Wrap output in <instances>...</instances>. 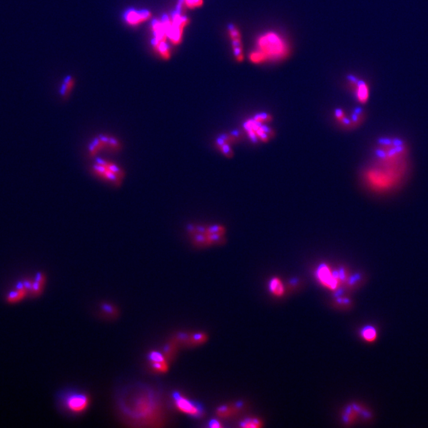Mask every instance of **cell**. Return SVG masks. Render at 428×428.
<instances>
[{
  "mask_svg": "<svg viewBox=\"0 0 428 428\" xmlns=\"http://www.w3.org/2000/svg\"><path fill=\"white\" fill-rule=\"evenodd\" d=\"M44 282H46V276L42 273H38L35 277L34 281L32 282L30 292L32 295H39L43 290Z\"/></svg>",
  "mask_w": 428,
  "mask_h": 428,
  "instance_id": "obj_15",
  "label": "cell"
},
{
  "mask_svg": "<svg viewBox=\"0 0 428 428\" xmlns=\"http://www.w3.org/2000/svg\"><path fill=\"white\" fill-rule=\"evenodd\" d=\"M240 135L239 134H224L220 136L216 140L218 150H220L226 156H232L234 153L232 151L231 146L239 140Z\"/></svg>",
  "mask_w": 428,
  "mask_h": 428,
  "instance_id": "obj_10",
  "label": "cell"
},
{
  "mask_svg": "<svg viewBox=\"0 0 428 428\" xmlns=\"http://www.w3.org/2000/svg\"><path fill=\"white\" fill-rule=\"evenodd\" d=\"M316 276L324 286L332 290H336L340 283L336 276L334 272L332 270L331 268L326 264L320 265L316 272Z\"/></svg>",
  "mask_w": 428,
  "mask_h": 428,
  "instance_id": "obj_9",
  "label": "cell"
},
{
  "mask_svg": "<svg viewBox=\"0 0 428 428\" xmlns=\"http://www.w3.org/2000/svg\"><path fill=\"white\" fill-rule=\"evenodd\" d=\"M253 119L260 124H268L272 122L273 118L269 114L261 113L256 115Z\"/></svg>",
  "mask_w": 428,
  "mask_h": 428,
  "instance_id": "obj_22",
  "label": "cell"
},
{
  "mask_svg": "<svg viewBox=\"0 0 428 428\" xmlns=\"http://www.w3.org/2000/svg\"><path fill=\"white\" fill-rule=\"evenodd\" d=\"M152 367L156 370L159 372H165L168 369V364L166 362H152Z\"/></svg>",
  "mask_w": 428,
  "mask_h": 428,
  "instance_id": "obj_25",
  "label": "cell"
},
{
  "mask_svg": "<svg viewBox=\"0 0 428 428\" xmlns=\"http://www.w3.org/2000/svg\"><path fill=\"white\" fill-rule=\"evenodd\" d=\"M210 426L212 428H222V424H220L219 421L218 420H211L210 422Z\"/></svg>",
  "mask_w": 428,
  "mask_h": 428,
  "instance_id": "obj_26",
  "label": "cell"
},
{
  "mask_svg": "<svg viewBox=\"0 0 428 428\" xmlns=\"http://www.w3.org/2000/svg\"><path fill=\"white\" fill-rule=\"evenodd\" d=\"M190 9L198 8L203 5V0H181Z\"/></svg>",
  "mask_w": 428,
  "mask_h": 428,
  "instance_id": "obj_23",
  "label": "cell"
},
{
  "mask_svg": "<svg viewBox=\"0 0 428 428\" xmlns=\"http://www.w3.org/2000/svg\"><path fill=\"white\" fill-rule=\"evenodd\" d=\"M206 334L204 333H195L189 336L188 342H190L192 345H199V344H203L207 340Z\"/></svg>",
  "mask_w": 428,
  "mask_h": 428,
  "instance_id": "obj_21",
  "label": "cell"
},
{
  "mask_svg": "<svg viewBox=\"0 0 428 428\" xmlns=\"http://www.w3.org/2000/svg\"><path fill=\"white\" fill-rule=\"evenodd\" d=\"M270 291L274 296H283L285 292V287L283 285L282 282L278 278H273L269 282Z\"/></svg>",
  "mask_w": 428,
  "mask_h": 428,
  "instance_id": "obj_16",
  "label": "cell"
},
{
  "mask_svg": "<svg viewBox=\"0 0 428 428\" xmlns=\"http://www.w3.org/2000/svg\"><path fill=\"white\" fill-rule=\"evenodd\" d=\"M257 47L258 50L265 54L268 60L282 59L285 58L288 54L286 44L276 32H265L264 34L258 36Z\"/></svg>",
  "mask_w": 428,
  "mask_h": 428,
  "instance_id": "obj_4",
  "label": "cell"
},
{
  "mask_svg": "<svg viewBox=\"0 0 428 428\" xmlns=\"http://www.w3.org/2000/svg\"><path fill=\"white\" fill-rule=\"evenodd\" d=\"M119 404L124 415L138 422H151L160 414L159 400L155 392L144 386L123 395Z\"/></svg>",
  "mask_w": 428,
  "mask_h": 428,
  "instance_id": "obj_1",
  "label": "cell"
},
{
  "mask_svg": "<svg viewBox=\"0 0 428 428\" xmlns=\"http://www.w3.org/2000/svg\"><path fill=\"white\" fill-rule=\"evenodd\" d=\"M150 361L152 362H165L164 357L162 354L160 352H152L148 356Z\"/></svg>",
  "mask_w": 428,
  "mask_h": 428,
  "instance_id": "obj_24",
  "label": "cell"
},
{
  "mask_svg": "<svg viewBox=\"0 0 428 428\" xmlns=\"http://www.w3.org/2000/svg\"><path fill=\"white\" fill-rule=\"evenodd\" d=\"M240 426L244 428H260L264 426V422L258 418H246L241 421Z\"/></svg>",
  "mask_w": 428,
  "mask_h": 428,
  "instance_id": "obj_18",
  "label": "cell"
},
{
  "mask_svg": "<svg viewBox=\"0 0 428 428\" xmlns=\"http://www.w3.org/2000/svg\"><path fill=\"white\" fill-rule=\"evenodd\" d=\"M172 398L174 399L176 408L180 411L196 418H201L204 416V409L200 404L192 402L178 392H173Z\"/></svg>",
  "mask_w": 428,
  "mask_h": 428,
  "instance_id": "obj_8",
  "label": "cell"
},
{
  "mask_svg": "<svg viewBox=\"0 0 428 428\" xmlns=\"http://www.w3.org/2000/svg\"><path fill=\"white\" fill-rule=\"evenodd\" d=\"M361 336L365 340L373 342L376 338V331L372 326H366L362 330Z\"/></svg>",
  "mask_w": 428,
  "mask_h": 428,
  "instance_id": "obj_19",
  "label": "cell"
},
{
  "mask_svg": "<svg viewBox=\"0 0 428 428\" xmlns=\"http://www.w3.org/2000/svg\"><path fill=\"white\" fill-rule=\"evenodd\" d=\"M245 408L244 402L223 404L216 409V415L220 418H230L240 412Z\"/></svg>",
  "mask_w": 428,
  "mask_h": 428,
  "instance_id": "obj_12",
  "label": "cell"
},
{
  "mask_svg": "<svg viewBox=\"0 0 428 428\" xmlns=\"http://www.w3.org/2000/svg\"><path fill=\"white\" fill-rule=\"evenodd\" d=\"M62 403L65 408L72 413H81L88 408L90 400L86 394L81 392H67L63 396Z\"/></svg>",
  "mask_w": 428,
  "mask_h": 428,
  "instance_id": "obj_7",
  "label": "cell"
},
{
  "mask_svg": "<svg viewBox=\"0 0 428 428\" xmlns=\"http://www.w3.org/2000/svg\"><path fill=\"white\" fill-rule=\"evenodd\" d=\"M356 96L361 104H365L369 98V88L364 81L356 80Z\"/></svg>",
  "mask_w": 428,
  "mask_h": 428,
  "instance_id": "obj_14",
  "label": "cell"
},
{
  "mask_svg": "<svg viewBox=\"0 0 428 428\" xmlns=\"http://www.w3.org/2000/svg\"><path fill=\"white\" fill-rule=\"evenodd\" d=\"M29 290L26 286L25 284L22 283V285L20 286L17 287V290H16L12 291L10 292L9 294H8V302L9 303H16V302H18L20 300H21L22 299L24 298L26 296L27 294L29 292Z\"/></svg>",
  "mask_w": 428,
  "mask_h": 428,
  "instance_id": "obj_13",
  "label": "cell"
},
{
  "mask_svg": "<svg viewBox=\"0 0 428 428\" xmlns=\"http://www.w3.org/2000/svg\"><path fill=\"white\" fill-rule=\"evenodd\" d=\"M75 86V80L72 76H67L64 78L63 84L60 89V94L63 98L68 97L69 94L72 92L73 88Z\"/></svg>",
  "mask_w": 428,
  "mask_h": 428,
  "instance_id": "obj_17",
  "label": "cell"
},
{
  "mask_svg": "<svg viewBox=\"0 0 428 428\" xmlns=\"http://www.w3.org/2000/svg\"><path fill=\"white\" fill-rule=\"evenodd\" d=\"M92 174L100 181L119 188L124 182L126 176V170L118 162L104 157H98L94 159L90 166Z\"/></svg>",
  "mask_w": 428,
  "mask_h": 428,
  "instance_id": "obj_2",
  "label": "cell"
},
{
  "mask_svg": "<svg viewBox=\"0 0 428 428\" xmlns=\"http://www.w3.org/2000/svg\"><path fill=\"white\" fill-rule=\"evenodd\" d=\"M244 128L246 135L253 142H262L264 143L269 142L276 134L268 124H260L254 119H249L244 124Z\"/></svg>",
  "mask_w": 428,
  "mask_h": 428,
  "instance_id": "obj_6",
  "label": "cell"
},
{
  "mask_svg": "<svg viewBox=\"0 0 428 428\" xmlns=\"http://www.w3.org/2000/svg\"><path fill=\"white\" fill-rule=\"evenodd\" d=\"M188 232L192 243L196 246H208L224 243L226 240V228L220 224L214 226H188Z\"/></svg>",
  "mask_w": 428,
  "mask_h": 428,
  "instance_id": "obj_3",
  "label": "cell"
},
{
  "mask_svg": "<svg viewBox=\"0 0 428 428\" xmlns=\"http://www.w3.org/2000/svg\"><path fill=\"white\" fill-rule=\"evenodd\" d=\"M122 150V144L118 138L110 134H100L90 140L88 146V155L96 159L102 153L116 154Z\"/></svg>",
  "mask_w": 428,
  "mask_h": 428,
  "instance_id": "obj_5",
  "label": "cell"
},
{
  "mask_svg": "<svg viewBox=\"0 0 428 428\" xmlns=\"http://www.w3.org/2000/svg\"><path fill=\"white\" fill-rule=\"evenodd\" d=\"M250 62L254 64H261L268 60L266 56L260 50H256L250 52L249 56Z\"/></svg>",
  "mask_w": 428,
  "mask_h": 428,
  "instance_id": "obj_20",
  "label": "cell"
},
{
  "mask_svg": "<svg viewBox=\"0 0 428 428\" xmlns=\"http://www.w3.org/2000/svg\"><path fill=\"white\" fill-rule=\"evenodd\" d=\"M152 13L148 10H134L130 9L124 13V20L131 26H138L150 20Z\"/></svg>",
  "mask_w": 428,
  "mask_h": 428,
  "instance_id": "obj_11",
  "label": "cell"
}]
</instances>
